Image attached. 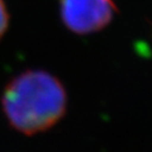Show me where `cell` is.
Masks as SVG:
<instances>
[{"instance_id":"cell-1","label":"cell","mask_w":152,"mask_h":152,"mask_svg":"<svg viewBox=\"0 0 152 152\" xmlns=\"http://www.w3.org/2000/svg\"><path fill=\"white\" fill-rule=\"evenodd\" d=\"M1 110L13 129L34 136L55 127L67 110V93L53 74L31 69L15 75L4 86Z\"/></svg>"},{"instance_id":"cell-2","label":"cell","mask_w":152,"mask_h":152,"mask_svg":"<svg viewBox=\"0 0 152 152\" xmlns=\"http://www.w3.org/2000/svg\"><path fill=\"white\" fill-rule=\"evenodd\" d=\"M62 24L70 32L86 36L104 29L117 12L113 0H58Z\"/></svg>"},{"instance_id":"cell-3","label":"cell","mask_w":152,"mask_h":152,"mask_svg":"<svg viewBox=\"0 0 152 152\" xmlns=\"http://www.w3.org/2000/svg\"><path fill=\"white\" fill-rule=\"evenodd\" d=\"M10 24V14H9L5 0H0V39L5 36Z\"/></svg>"}]
</instances>
